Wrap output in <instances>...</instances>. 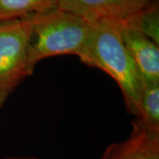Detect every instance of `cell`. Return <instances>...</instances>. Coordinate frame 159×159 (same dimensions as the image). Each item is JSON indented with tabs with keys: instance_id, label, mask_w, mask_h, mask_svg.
Returning <instances> with one entry per match:
<instances>
[{
	"instance_id": "cell-2",
	"label": "cell",
	"mask_w": 159,
	"mask_h": 159,
	"mask_svg": "<svg viewBox=\"0 0 159 159\" xmlns=\"http://www.w3.org/2000/svg\"><path fill=\"white\" fill-rule=\"evenodd\" d=\"M92 29L93 22L59 8L34 16L28 58L30 75L36 65L47 57L59 55L80 57Z\"/></svg>"
},
{
	"instance_id": "cell-8",
	"label": "cell",
	"mask_w": 159,
	"mask_h": 159,
	"mask_svg": "<svg viewBox=\"0 0 159 159\" xmlns=\"http://www.w3.org/2000/svg\"><path fill=\"white\" fill-rule=\"evenodd\" d=\"M135 123L146 130L159 134V83L143 85Z\"/></svg>"
},
{
	"instance_id": "cell-7",
	"label": "cell",
	"mask_w": 159,
	"mask_h": 159,
	"mask_svg": "<svg viewBox=\"0 0 159 159\" xmlns=\"http://www.w3.org/2000/svg\"><path fill=\"white\" fill-rule=\"evenodd\" d=\"M57 8V0H0V22L34 17Z\"/></svg>"
},
{
	"instance_id": "cell-9",
	"label": "cell",
	"mask_w": 159,
	"mask_h": 159,
	"mask_svg": "<svg viewBox=\"0 0 159 159\" xmlns=\"http://www.w3.org/2000/svg\"><path fill=\"white\" fill-rule=\"evenodd\" d=\"M116 24L136 29L159 45V8L156 1L133 17Z\"/></svg>"
},
{
	"instance_id": "cell-3",
	"label": "cell",
	"mask_w": 159,
	"mask_h": 159,
	"mask_svg": "<svg viewBox=\"0 0 159 159\" xmlns=\"http://www.w3.org/2000/svg\"><path fill=\"white\" fill-rule=\"evenodd\" d=\"M34 22V16L0 22V108L30 76L28 58Z\"/></svg>"
},
{
	"instance_id": "cell-4",
	"label": "cell",
	"mask_w": 159,
	"mask_h": 159,
	"mask_svg": "<svg viewBox=\"0 0 159 159\" xmlns=\"http://www.w3.org/2000/svg\"><path fill=\"white\" fill-rule=\"evenodd\" d=\"M156 0H57V8L90 22L120 23L142 11Z\"/></svg>"
},
{
	"instance_id": "cell-6",
	"label": "cell",
	"mask_w": 159,
	"mask_h": 159,
	"mask_svg": "<svg viewBox=\"0 0 159 159\" xmlns=\"http://www.w3.org/2000/svg\"><path fill=\"white\" fill-rule=\"evenodd\" d=\"M100 159H159V134L134 121L129 137L109 145Z\"/></svg>"
},
{
	"instance_id": "cell-1",
	"label": "cell",
	"mask_w": 159,
	"mask_h": 159,
	"mask_svg": "<svg viewBox=\"0 0 159 159\" xmlns=\"http://www.w3.org/2000/svg\"><path fill=\"white\" fill-rule=\"evenodd\" d=\"M79 58L87 66L109 74L121 89L129 112L138 115L143 80L115 23L93 22L89 41Z\"/></svg>"
},
{
	"instance_id": "cell-5",
	"label": "cell",
	"mask_w": 159,
	"mask_h": 159,
	"mask_svg": "<svg viewBox=\"0 0 159 159\" xmlns=\"http://www.w3.org/2000/svg\"><path fill=\"white\" fill-rule=\"evenodd\" d=\"M116 25L143 80V85L159 83L158 44L136 29L120 24Z\"/></svg>"
},
{
	"instance_id": "cell-10",
	"label": "cell",
	"mask_w": 159,
	"mask_h": 159,
	"mask_svg": "<svg viewBox=\"0 0 159 159\" xmlns=\"http://www.w3.org/2000/svg\"><path fill=\"white\" fill-rule=\"evenodd\" d=\"M4 159H40L35 157H6Z\"/></svg>"
}]
</instances>
